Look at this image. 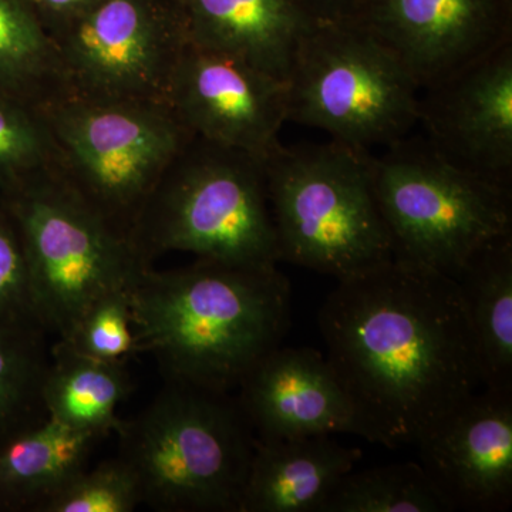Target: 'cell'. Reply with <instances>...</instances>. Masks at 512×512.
Masks as SVG:
<instances>
[{
    "mask_svg": "<svg viewBox=\"0 0 512 512\" xmlns=\"http://www.w3.org/2000/svg\"><path fill=\"white\" fill-rule=\"evenodd\" d=\"M318 320L370 443L416 446L484 387L460 286L429 266L393 256L338 279Z\"/></svg>",
    "mask_w": 512,
    "mask_h": 512,
    "instance_id": "obj_1",
    "label": "cell"
},
{
    "mask_svg": "<svg viewBox=\"0 0 512 512\" xmlns=\"http://www.w3.org/2000/svg\"><path fill=\"white\" fill-rule=\"evenodd\" d=\"M138 352L165 382L231 392L291 325V284L278 266L200 259L147 268L130 288Z\"/></svg>",
    "mask_w": 512,
    "mask_h": 512,
    "instance_id": "obj_2",
    "label": "cell"
},
{
    "mask_svg": "<svg viewBox=\"0 0 512 512\" xmlns=\"http://www.w3.org/2000/svg\"><path fill=\"white\" fill-rule=\"evenodd\" d=\"M116 433L143 504L163 512L241 511L256 437L229 392L165 382Z\"/></svg>",
    "mask_w": 512,
    "mask_h": 512,
    "instance_id": "obj_3",
    "label": "cell"
},
{
    "mask_svg": "<svg viewBox=\"0 0 512 512\" xmlns=\"http://www.w3.org/2000/svg\"><path fill=\"white\" fill-rule=\"evenodd\" d=\"M373 161L370 150L338 140L282 144L265 158L281 261L342 279L393 258Z\"/></svg>",
    "mask_w": 512,
    "mask_h": 512,
    "instance_id": "obj_4",
    "label": "cell"
},
{
    "mask_svg": "<svg viewBox=\"0 0 512 512\" xmlns=\"http://www.w3.org/2000/svg\"><path fill=\"white\" fill-rule=\"evenodd\" d=\"M264 158L194 137L148 198L131 239L153 266L171 251L244 266H278Z\"/></svg>",
    "mask_w": 512,
    "mask_h": 512,
    "instance_id": "obj_5",
    "label": "cell"
},
{
    "mask_svg": "<svg viewBox=\"0 0 512 512\" xmlns=\"http://www.w3.org/2000/svg\"><path fill=\"white\" fill-rule=\"evenodd\" d=\"M6 214L28 266L37 319L66 340L97 299L134 285L150 265L128 235L69 187L55 168L9 185Z\"/></svg>",
    "mask_w": 512,
    "mask_h": 512,
    "instance_id": "obj_6",
    "label": "cell"
},
{
    "mask_svg": "<svg viewBox=\"0 0 512 512\" xmlns=\"http://www.w3.org/2000/svg\"><path fill=\"white\" fill-rule=\"evenodd\" d=\"M40 111L55 141L56 173L130 238L165 171L195 137L157 101L67 96Z\"/></svg>",
    "mask_w": 512,
    "mask_h": 512,
    "instance_id": "obj_7",
    "label": "cell"
},
{
    "mask_svg": "<svg viewBox=\"0 0 512 512\" xmlns=\"http://www.w3.org/2000/svg\"><path fill=\"white\" fill-rule=\"evenodd\" d=\"M384 148L373 181L394 256L456 279L478 251L512 234V191L450 163L424 136Z\"/></svg>",
    "mask_w": 512,
    "mask_h": 512,
    "instance_id": "obj_8",
    "label": "cell"
},
{
    "mask_svg": "<svg viewBox=\"0 0 512 512\" xmlns=\"http://www.w3.org/2000/svg\"><path fill=\"white\" fill-rule=\"evenodd\" d=\"M286 121L372 150L409 136L419 123L420 89L375 37L350 22H313L288 82Z\"/></svg>",
    "mask_w": 512,
    "mask_h": 512,
    "instance_id": "obj_9",
    "label": "cell"
},
{
    "mask_svg": "<svg viewBox=\"0 0 512 512\" xmlns=\"http://www.w3.org/2000/svg\"><path fill=\"white\" fill-rule=\"evenodd\" d=\"M72 96L168 104L190 45L174 0H99L49 32Z\"/></svg>",
    "mask_w": 512,
    "mask_h": 512,
    "instance_id": "obj_10",
    "label": "cell"
},
{
    "mask_svg": "<svg viewBox=\"0 0 512 512\" xmlns=\"http://www.w3.org/2000/svg\"><path fill=\"white\" fill-rule=\"evenodd\" d=\"M345 22L375 37L423 90L512 40V0H363Z\"/></svg>",
    "mask_w": 512,
    "mask_h": 512,
    "instance_id": "obj_11",
    "label": "cell"
},
{
    "mask_svg": "<svg viewBox=\"0 0 512 512\" xmlns=\"http://www.w3.org/2000/svg\"><path fill=\"white\" fill-rule=\"evenodd\" d=\"M168 106L195 137L265 160L282 146L288 86L237 57L190 42Z\"/></svg>",
    "mask_w": 512,
    "mask_h": 512,
    "instance_id": "obj_12",
    "label": "cell"
},
{
    "mask_svg": "<svg viewBox=\"0 0 512 512\" xmlns=\"http://www.w3.org/2000/svg\"><path fill=\"white\" fill-rule=\"evenodd\" d=\"M419 123L450 163L512 191V40L420 90Z\"/></svg>",
    "mask_w": 512,
    "mask_h": 512,
    "instance_id": "obj_13",
    "label": "cell"
},
{
    "mask_svg": "<svg viewBox=\"0 0 512 512\" xmlns=\"http://www.w3.org/2000/svg\"><path fill=\"white\" fill-rule=\"evenodd\" d=\"M450 511L512 504V390L484 387L416 444Z\"/></svg>",
    "mask_w": 512,
    "mask_h": 512,
    "instance_id": "obj_14",
    "label": "cell"
},
{
    "mask_svg": "<svg viewBox=\"0 0 512 512\" xmlns=\"http://www.w3.org/2000/svg\"><path fill=\"white\" fill-rule=\"evenodd\" d=\"M238 390L256 440L360 436L348 394L318 350L278 346L249 370Z\"/></svg>",
    "mask_w": 512,
    "mask_h": 512,
    "instance_id": "obj_15",
    "label": "cell"
},
{
    "mask_svg": "<svg viewBox=\"0 0 512 512\" xmlns=\"http://www.w3.org/2000/svg\"><path fill=\"white\" fill-rule=\"evenodd\" d=\"M191 43L237 57L288 82L302 37L311 28L292 0H174Z\"/></svg>",
    "mask_w": 512,
    "mask_h": 512,
    "instance_id": "obj_16",
    "label": "cell"
},
{
    "mask_svg": "<svg viewBox=\"0 0 512 512\" xmlns=\"http://www.w3.org/2000/svg\"><path fill=\"white\" fill-rule=\"evenodd\" d=\"M362 451L329 436L255 440L239 512H320Z\"/></svg>",
    "mask_w": 512,
    "mask_h": 512,
    "instance_id": "obj_17",
    "label": "cell"
},
{
    "mask_svg": "<svg viewBox=\"0 0 512 512\" xmlns=\"http://www.w3.org/2000/svg\"><path fill=\"white\" fill-rule=\"evenodd\" d=\"M456 281L476 340L484 387L512 390V234L478 251Z\"/></svg>",
    "mask_w": 512,
    "mask_h": 512,
    "instance_id": "obj_18",
    "label": "cell"
},
{
    "mask_svg": "<svg viewBox=\"0 0 512 512\" xmlns=\"http://www.w3.org/2000/svg\"><path fill=\"white\" fill-rule=\"evenodd\" d=\"M97 434L49 419L0 443V498L33 511L86 468Z\"/></svg>",
    "mask_w": 512,
    "mask_h": 512,
    "instance_id": "obj_19",
    "label": "cell"
},
{
    "mask_svg": "<svg viewBox=\"0 0 512 512\" xmlns=\"http://www.w3.org/2000/svg\"><path fill=\"white\" fill-rule=\"evenodd\" d=\"M133 390L127 363L103 362L64 340L50 348L42 397L47 417L101 439L117 430V407Z\"/></svg>",
    "mask_w": 512,
    "mask_h": 512,
    "instance_id": "obj_20",
    "label": "cell"
},
{
    "mask_svg": "<svg viewBox=\"0 0 512 512\" xmlns=\"http://www.w3.org/2000/svg\"><path fill=\"white\" fill-rule=\"evenodd\" d=\"M0 96L36 110L72 96L55 42L29 0H0Z\"/></svg>",
    "mask_w": 512,
    "mask_h": 512,
    "instance_id": "obj_21",
    "label": "cell"
},
{
    "mask_svg": "<svg viewBox=\"0 0 512 512\" xmlns=\"http://www.w3.org/2000/svg\"><path fill=\"white\" fill-rule=\"evenodd\" d=\"M46 330L0 320V443L47 419L42 389Z\"/></svg>",
    "mask_w": 512,
    "mask_h": 512,
    "instance_id": "obj_22",
    "label": "cell"
},
{
    "mask_svg": "<svg viewBox=\"0 0 512 512\" xmlns=\"http://www.w3.org/2000/svg\"><path fill=\"white\" fill-rule=\"evenodd\" d=\"M450 511L420 463L349 471L340 478L320 512Z\"/></svg>",
    "mask_w": 512,
    "mask_h": 512,
    "instance_id": "obj_23",
    "label": "cell"
},
{
    "mask_svg": "<svg viewBox=\"0 0 512 512\" xmlns=\"http://www.w3.org/2000/svg\"><path fill=\"white\" fill-rule=\"evenodd\" d=\"M56 167V147L42 111L0 96V184Z\"/></svg>",
    "mask_w": 512,
    "mask_h": 512,
    "instance_id": "obj_24",
    "label": "cell"
},
{
    "mask_svg": "<svg viewBox=\"0 0 512 512\" xmlns=\"http://www.w3.org/2000/svg\"><path fill=\"white\" fill-rule=\"evenodd\" d=\"M143 504L136 474L121 457L84 468L43 501L37 512H131Z\"/></svg>",
    "mask_w": 512,
    "mask_h": 512,
    "instance_id": "obj_25",
    "label": "cell"
},
{
    "mask_svg": "<svg viewBox=\"0 0 512 512\" xmlns=\"http://www.w3.org/2000/svg\"><path fill=\"white\" fill-rule=\"evenodd\" d=\"M64 342L93 359L127 363L131 356L138 353L131 316L130 288L106 293L97 299L83 313L72 335Z\"/></svg>",
    "mask_w": 512,
    "mask_h": 512,
    "instance_id": "obj_26",
    "label": "cell"
},
{
    "mask_svg": "<svg viewBox=\"0 0 512 512\" xmlns=\"http://www.w3.org/2000/svg\"><path fill=\"white\" fill-rule=\"evenodd\" d=\"M0 320L43 329L33 308L22 244L6 212L0 214Z\"/></svg>",
    "mask_w": 512,
    "mask_h": 512,
    "instance_id": "obj_27",
    "label": "cell"
},
{
    "mask_svg": "<svg viewBox=\"0 0 512 512\" xmlns=\"http://www.w3.org/2000/svg\"><path fill=\"white\" fill-rule=\"evenodd\" d=\"M45 23L47 32L59 28L92 8L99 0H29Z\"/></svg>",
    "mask_w": 512,
    "mask_h": 512,
    "instance_id": "obj_28",
    "label": "cell"
},
{
    "mask_svg": "<svg viewBox=\"0 0 512 512\" xmlns=\"http://www.w3.org/2000/svg\"><path fill=\"white\" fill-rule=\"evenodd\" d=\"M312 22H345L363 0H292Z\"/></svg>",
    "mask_w": 512,
    "mask_h": 512,
    "instance_id": "obj_29",
    "label": "cell"
}]
</instances>
